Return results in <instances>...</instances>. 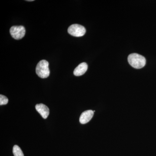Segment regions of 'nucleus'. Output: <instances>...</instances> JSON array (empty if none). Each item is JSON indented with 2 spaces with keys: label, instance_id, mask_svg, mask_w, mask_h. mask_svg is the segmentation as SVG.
Segmentation results:
<instances>
[{
  "label": "nucleus",
  "instance_id": "obj_5",
  "mask_svg": "<svg viewBox=\"0 0 156 156\" xmlns=\"http://www.w3.org/2000/svg\"><path fill=\"white\" fill-rule=\"evenodd\" d=\"M94 115L93 111L89 110L82 113L80 118V122L81 124H85L89 122Z\"/></svg>",
  "mask_w": 156,
  "mask_h": 156
},
{
  "label": "nucleus",
  "instance_id": "obj_2",
  "mask_svg": "<svg viewBox=\"0 0 156 156\" xmlns=\"http://www.w3.org/2000/svg\"><path fill=\"white\" fill-rule=\"evenodd\" d=\"M36 73L40 78L44 79L50 75L49 62L47 60H42L39 62L36 68Z\"/></svg>",
  "mask_w": 156,
  "mask_h": 156
},
{
  "label": "nucleus",
  "instance_id": "obj_1",
  "mask_svg": "<svg viewBox=\"0 0 156 156\" xmlns=\"http://www.w3.org/2000/svg\"><path fill=\"white\" fill-rule=\"evenodd\" d=\"M128 61L132 67L135 69L142 68L146 64L145 57L137 53H132L128 56Z\"/></svg>",
  "mask_w": 156,
  "mask_h": 156
},
{
  "label": "nucleus",
  "instance_id": "obj_7",
  "mask_svg": "<svg viewBox=\"0 0 156 156\" xmlns=\"http://www.w3.org/2000/svg\"><path fill=\"white\" fill-rule=\"evenodd\" d=\"M88 69V65L86 62H83L76 68L73 72L74 75L77 76L83 75Z\"/></svg>",
  "mask_w": 156,
  "mask_h": 156
},
{
  "label": "nucleus",
  "instance_id": "obj_9",
  "mask_svg": "<svg viewBox=\"0 0 156 156\" xmlns=\"http://www.w3.org/2000/svg\"><path fill=\"white\" fill-rule=\"evenodd\" d=\"M9 102V99L5 96L0 95V105H5L8 104Z\"/></svg>",
  "mask_w": 156,
  "mask_h": 156
},
{
  "label": "nucleus",
  "instance_id": "obj_8",
  "mask_svg": "<svg viewBox=\"0 0 156 156\" xmlns=\"http://www.w3.org/2000/svg\"><path fill=\"white\" fill-rule=\"evenodd\" d=\"M13 153L14 156H24L21 149L17 145L14 146L13 149Z\"/></svg>",
  "mask_w": 156,
  "mask_h": 156
},
{
  "label": "nucleus",
  "instance_id": "obj_3",
  "mask_svg": "<svg viewBox=\"0 0 156 156\" xmlns=\"http://www.w3.org/2000/svg\"><path fill=\"white\" fill-rule=\"evenodd\" d=\"M68 32L74 37H80L85 35L86 30L83 26L78 24L71 25L68 29Z\"/></svg>",
  "mask_w": 156,
  "mask_h": 156
},
{
  "label": "nucleus",
  "instance_id": "obj_6",
  "mask_svg": "<svg viewBox=\"0 0 156 156\" xmlns=\"http://www.w3.org/2000/svg\"><path fill=\"white\" fill-rule=\"evenodd\" d=\"M36 109L38 112L41 115L44 119L48 118L50 111L48 107L43 104H37L35 106Z\"/></svg>",
  "mask_w": 156,
  "mask_h": 156
},
{
  "label": "nucleus",
  "instance_id": "obj_10",
  "mask_svg": "<svg viewBox=\"0 0 156 156\" xmlns=\"http://www.w3.org/2000/svg\"><path fill=\"white\" fill-rule=\"evenodd\" d=\"M27 1V2H33L34 0H29V1Z\"/></svg>",
  "mask_w": 156,
  "mask_h": 156
},
{
  "label": "nucleus",
  "instance_id": "obj_4",
  "mask_svg": "<svg viewBox=\"0 0 156 156\" xmlns=\"http://www.w3.org/2000/svg\"><path fill=\"white\" fill-rule=\"evenodd\" d=\"M10 32L11 36L14 39L20 40L25 36V28L23 26H14L10 29Z\"/></svg>",
  "mask_w": 156,
  "mask_h": 156
}]
</instances>
